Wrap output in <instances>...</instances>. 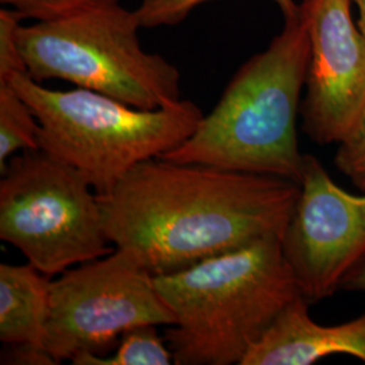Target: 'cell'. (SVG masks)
<instances>
[{
	"instance_id": "obj_10",
	"label": "cell",
	"mask_w": 365,
	"mask_h": 365,
	"mask_svg": "<svg viewBox=\"0 0 365 365\" xmlns=\"http://www.w3.org/2000/svg\"><path fill=\"white\" fill-rule=\"evenodd\" d=\"M334 354L365 364V314L339 325H319L298 295L276 317L240 365H313Z\"/></svg>"
},
{
	"instance_id": "obj_4",
	"label": "cell",
	"mask_w": 365,
	"mask_h": 365,
	"mask_svg": "<svg viewBox=\"0 0 365 365\" xmlns=\"http://www.w3.org/2000/svg\"><path fill=\"white\" fill-rule=\"evenodd\" d=\"M7 80L39 122L38 149L72 165L98 195L107 194L137 164L188 140L205 114L191 101L141 110L86 88H45L24 71Z\"/></svg>"
},
{
	"instance_id": "obj_1",
	"label": "cell",
	"mask_w": 365,
	"mask_h": 365,
	"mask_svg": "<svg viewBox=\"0 0 365 365\" xmlns=\"http://www.w3.org/2000/svg\"><path fill=\"white\" fill-rule=\"evenodd\" d=\"M299 192L298 182L283 178L156 157L98 197L110 242L158 276L282 240Z\"/></svg>"
},
{
	"instance_id": "obj_14",
	"label": "cell",
	"mask_w": 365,
	"mask_h": 365,
	"mask_svg": "<svg viewBox=\"0 0 365 365\" xmlns=\"http://www.w3.org/2000/svg\"><path fill=\"white\" fill-rule=\"evenodd\" d=\"M210 0H141L135 14L143 27L175 26ZM284 19L298 13L299 6L294 0H274Z\"/></svg>"
},
{
	"instance_id": "obj_8",
	"label": "cell",
	"mask_w": 365,
	"mask_h": 365,
	"mask_svg": "<svg viewBox=\"0 0 365 365\" xmlns=\"http://www.w3.org/2000/svg\"><path fill=\"white\" fill-rule=\"evenodd\" d=\"M299 185L280 244L300 295L312 304L331 298L365 261V192L345 191L312 155H304Z\"/></svg>"
},
{
	"instance_id": "obj_13",
	"label": "cell",
	"mask_w": 365,
	"mask_h": 365,
	"mask_svg": "<svg viewBox=\"0 0 365 365\" xmlns=\"http://www.w3.org/2000/svg\"><path fill=\"white\" fill-rule=\"evenodd\" d=\"M157 325H140L125 331L113 356L78 354L71 360L73 365H170L173 353L165 339L157 333Z\"/></svg>"
},
{
	"instance_id": "obj_16",
	"label": "cell",
	"mask_w": 365,
	"mask_h": 365,
	"mask_svg": "<svg viewBox=\"0 0 365 365\" xmlns=\"http://www.w3.org/2000/svg\"><path fill=\"white\" fill-rule=\"evenodd\" d=\"M24 18L13 9L0 10V78L15 72H26L15 43V31Z\"/></svg>"
},
{
	"instance_id": "obj_20",
	"label": "cell",
	"mask_w": 365,
	"mask_h": 365,
	"mask_svg": "<svg viewBox=\"0 0 365 365\" xmlns=\"http://www.w3.org/2000/svg\"><path fill=\"white\" fill-rule=\"evenodd\" d=\"M359 9V21L357 25L365 34V0H351Z\"/></svg>"
},
{
	"instance_id": "obj_19",
	"label": "cell",
	"mask_w": 365,
	"mask_h": 365,
	"mask_svg": "<svg viewBox=\"0 0 365 365\" xmlns=\"http://www.w3.org/2000/svg\"><path fill=\"white\" fill-rule=\"evenodd\" d=\"M341 289L365 294V261L344 280Z\"/></svg>"
},
{
	"instance_id": "obj_15",
	"label": "cell",
	"mask_w": 365,
	"mask_h": 365,
	"mask_svg": "<svg viewBox=\"0 0 365 365\" xmlns=\"http://www.w3.org/2000/svg\"><path fill=\"white\" fill-rule=\"evenodd\" d=\"M333 161L339 173L365 192V117L360 128L348 140L337 145Z\"/></svg>"
},
{
	"instance_id": "obj_2",
	"label": "cell",
	"mask_w": 365,
	"mask_h": 365,
	"mask_svg": "<svg viewBox=\"0 0 365 365\" xmlns=\"http://www.w3.org/2000/svg\"><path fill=\"white\" fill-rule=\"evenodd\" d=\"M309 61L310 39L299 6L269 46L240 66L194 134L160 158L299 184L304 155L298 117Z\"/></svg>"
},
{
	"instance_id": "obj_9",
	"label": "cell",
	"mask_w": 365,
	"mask_h": 365,
	"mask_svg": "<svg viewBox=\"0 0 365 365\" xmlns=\"http://www.w3.org/2000/svg\"><path fill=\"white\" fill-rule=\"evenodd\" d=\"M351 0H303L310 61L300 103L302 131L317 145H339L365 117V34Z\"/></svg>"
},
{
	"instance_id": "obj_6",
	"label": "cell",
	"mask_w": 365,
	"mask_h": 365,
	"mask_svg": "<svg viewBox=\"0 0 365 365\" xmlns=\"http://www.w3.org/2000/svg\"><path fill=\"white\" fill-rule=\"evenodd\" d=\"M0 175V238L42 274H63L115 249L98 194L72 165L42 149H26Z\"/></svg>"
},
{
	"instance_id": "obj_12",
	"label": "cell",
	"mask_w": 365,
	"mask_h": 365,
	"mask_svg": "<svg viewBox=\"0 0 365 365\" xmlns=\"http://www.w3.org/2000/svg\"><path fill=\"white\" fill-rule=\"evenodd\" d=\"M39 122L10 81L0 80V172L19 150L38 149Z\"/></svg>"
},
{
	"instance_id": "obj_3",
	"label": "cell",
	"mask_w": 365,
	"mask_h": 365,
	"mask_svg": "<svg viewBox=\"0 0 365 365\" xmlns=\"http://www.w3.org/2000/svg\"><path fill=\"white\" fill-rule=\"evenodd\" d=\"M176 324L165 341L175 364H241L283 309L300 295L280 238L155 276Z\"/></svg>"
},
{
	"instance_id": "obj_7",
	"label": "cell",
	"mask_w": 365,
	"mask_h": 365,
	"mask_svg": "<svg viewBox=\"0 0 365 365\" xmlns=\"http://www.w3.org/2000/svg\"><path fill=\"white\" fill-rule=\"evenodd\" d=\"M175 324L155 274L130 250L115 248L53 280L43 346L58 364L84 353L105 357L133 327Z\"/></svg>"
},
{
	"instance_id": "obj_5",
	"label": "cell",
	"mask_w": 365,
	"mask_h": 365,
	"mask_svg": "<svg viewBox=\"0 0 365 365\" xmlns=\"http://www.w3.org/2000/svg\"><path fill=\"white\" fill-rule=\"evenodd\" d=\"M141 22L119 0H92L33 25L22 24L15 43L26 73L36 81L66 80L141 110H158L182 101L178 66L145 52Z\"/></svg>"
},
{
	"instance_id": "obj_17",
	"label": "cell",
	"mask_w": 365,
	"mask_h": 365,
	"mask_svg": "<svg viewBox=\"0 0 365 365\" xmlns=\"http://www.w3.org/2000/svg\"><path fill=\"white\" fill-rule=\"evenodd\" d=\"M24 19L46 21L69 13L92 0H0Z\"/></svg>"
},
{
	"instance_id": "obj_11",
	"label": "cell",
	"mask_w": 365,
	"mask_h": 365,
	"mask_svg": "<svg viewBox=\"0 0 365 365\" xmlns=\"http://www.w3.org/2000/svg\"><path fill=\"white\" fill-rule=\"evenodd\" d=\"M51 276L36 265L0 264V341L43 345L51 309Z\"/></svg>"
},
{
	"instance_id": "obj_18",
	"label": "cell",
	"mask_w": 365,
	"mask_h": 365,
	"mask_svg": "<svg viewBox=\"0 0 365 365\" xmlns=\"http://www.w3.org/2000/svg\"><path fill=\"white\" fill-rule=\"evenodd\" d=\"M0 354L1 365H56L58 364L43 345L31 342L4 344Z\"/></svg>"
}]
</instances>
